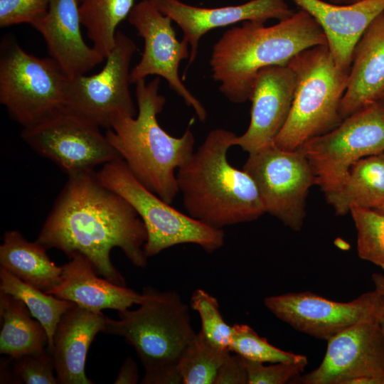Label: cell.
<instances>
[{"mask_svg": "<svg viewBox=\"0 0 384 384\" xmlns=\"http://www.w3.org/2000/svg\"><path fill=\"white\" fill-rule=\"evenodd\" d=\"M242 169L255 183L265 213L293 230H300L309 191L316 185L303 152L282 149L274 142L248 153Z\"/></svg>", "mask_w": 384, "mask_h": 384, "instance_id": "obj_11", "label": "cell"}, {"mask_svg": "<svg viewBox=\"0 0 384 384\" xmlns=\"http://www.w3.org/2000/svg\"><path fill=\"white\" fill-rule=\"evenodd\" d=\"M2 240L1 267L46 293L60 284L62 267L49 258L44 247L36 241H28L16 230L5 232Z\"/></svg>", "mask_w": 384, "mask_h": 384, "instance_id": "obj_23", "label": "cell"}, {"mask_svg": "<svg viewBox=\"0 0 384 384\" xmlns=\"http://www.w3.org/2000/svg\"><path fill=\"white\" fill-rule=\"evenodd\" d=\"M322 28L336 65L350 71L356 45L372 21L384 11V0L336 4L323 0H292Z\"/></svg>", "mask_w": 384, "mask_h": 384, "instance_id": "obj_19", "label": "cell"}, {"mask_svg": "<svg viewBox=\"0 0 384 384\" xmlns=\"http://www.w3.org/2000/svg\"><path fill=\"white\" fill-rule=\"evenodd\" d=\"M384 375V337L377 316L327 341L320 365L292 380L301 384H378Z\"/></svg>", "mask_w": 384, "mask_h": 384, "instance_id": "obj_13", "label": "cell"}, {"mask_svg": "<svg viewBox=\"0 0 384 384\" xmlns=\"http://www.w3.org/2000/svg\"><path fill=\"white\" fill-rule=\"evenodd\" d=\"M163 14L182 30L190 46L188 67L196 60L201 38L213 28L241 21L265 23L270 19L284 20L294 13L284 0H251L235 6L198 7L179 0H149Z\"/></svg>", "mask_w": 384, "mask_h": 384, "instance_id": "obj_16", "label": "cell"}, {"mask_svg": "<svg viewBox=\"0 0 384 384\" xmlns=\"http://www.w3.org/2000/svg\"><path fill=\"white\" fill-rule=\"evenodd\" d=\"M378 384H384V375L378 379Z\"/></svg>", "mask_w": 384, "mask_h": 384, "instance_id": "obj_41", "label": "cell"}, {"mask_svg": "<svg viewBox=\"0 0 384 384\" xmlns=\"http://www.w3.org/2000/svg\"><path fill=\"white\" fill-rule=\"evenodd\" d=\"M96 174L105 186L123 197L141 218L147 234L144 245L147 257L181 244L197 245L208 253L223 245V229L210 227L172 207L144 186L122 158L102 165Z\"/></svg>", "mask_w": 384, "mask_h": 384, "instance_id": "obj_7", "label": "cell"}, {"mask_svg": "<svg viewBox=\"0 0 384 384\" xmlns=\"http://www.w3.org/2000/svg\"><path fill=\"white\" fill-rule=\"evenodd\" d=\"M135 85L137 114L116 115L105 134L134 176L171 204L179 192L175 171L193 154L194 135L188 128L175 137L159 125L157 115L166 103L159 77Z\"/></svg>", "mask_w": 384, "mask_h": 384, "instance_id": "obj_4", "label": "cell"}, {"mask_svg": "<svg viewBox=\"0 0 384 384\" xmlns=\"http://www.w3.org/2000/svg\"><path fill=\"white\" fill-rule=\"evenodd\" d=\"M214 384H248L245 359L230 351L220 366Z\"/></svg>", "mask_w": 384, "mask_h": 384, "instance_id": "obj_35", "label": "cell"}, {"mask_svg": "<svg viewBox=\"0 0 384 384\" xmlns=\"http://www.w3.org/2000/svg\"><path fill=\"white\" fill-rule=\"evenodd\" d=\"M0 353L16 359L37 354L47 348L48 336L43 325L32 318L19 299L0 291Z\"/></svg>", "mask_w": 384, "mask_h": 384, "instance_id": "obj_25", "label": "cell"}, {"mask_svg": "<svg viewBox=\"0 0 384 384\" xmlns=\"http://www.w3.org/2000/svg\"><path fill=\"white\" fill-rule=\"evenodd\" d=\"M100 127L65 110L23 127L21 136L33 150L68 176L94 171L121 158Z\"/></svg>", "mask_w": 384, "mask_h": 384, "instance_id": "obj_12", "label": "cell"}, {"mask_svg": "<svg viewBox=\"0 0 384 384\" xmlns=\"http://www.w3.org/2000/svg\"><path fill=\"white\" fill-rule=\"evenodd\" d=\"M320 45H327L326 35L302 9L270 26L244 21L227 30L214 44L210 60L212 77L229 101L242 103L250 99L261 69L286 65L297 53Z\"/></svg>", "mask_w": 384, "mask_h": 384, "instance_id": "obj_2", "label": "cell"}, {"mask_svg": "<svg viewBox=\"0 0 384 384\" xmlns=\"http://www.w3.org/2000/svg\"><path fill=\"white\" fill-rule=\"evenodd\" d=\"M371 279L375 289L384 296V274L377 272L373 273L371 276Z\"/></svg>", "mask_w": 384, "mask_h": 384, "instance_id": "obj_37", "label": "cell"}, {"mask_svg": "<svg viewBox=\"0 0 384 384\" xmlns=\"http://www.w3.org/2000/svg\"><path fill=\"white\" fill-rule=\"evenodd\" d=\"M325 196L337 215L353 206L377 209L384 204V151L356 162L341 187Z\"/></svg>", "mask_w": 384, "mask_h": 384, "instance_id": "obj_24", "label": "cell"}, {"mask_svg": "<svg viewBox=\"0 0 384 384\" xmlns=\"http://www.w3.org/2000/svg\"><path fill=\"white\" fill-rule=\"evenodd\" d=\"M49 0H0V27L32 24L47 11Z\"/></svg>", "mask_w": 384, "mask_h": 384, "instance_id": "obj_34", "label": "cell"}, {"mask_svg": "<svg viewBox=\"0 0 384 384\" xmlns=\"http://www.w3.org/2000/svg\"><path fill=\"white\" fill-rule=\"evenodd\" d=\"M361 1L362 0H328V1L336 4H351Z\"/></svg>", "mask_w": 384, "mask_h": 384, "instance_id": "obj_39", "label": "cell"}, {"mask_svg": "<svg viewBox=\"0 0 384 384\" xmlns=\"http://www.w3.org/2000/svg\"><path fill=\"white\" fill-rule=\"evenodd\" d=\"M68 76L51 57L25 51L15 38L0 43V102L23 128L63 110Z\"/></svg>", "mask_w": 384, "mask_h": 384, "instance_id": "obj_8", "label": "cell"}, {"mask_svg": "<svg viewBox=\"0 0 384 384\" xmlns=\"http://www.w3.org/2000/svg\"><path fill=\"white\" fill-rule=\"evenodd\" d=\"M299 149L307 159L316 185L325 196L337 191L356 162L384 151V101L353 113L335 129L309 139Z\"/></svg>", "mask_w": 384, "mask_h": 384, "instance_id": "obj_9", "label": "cell"}, {"mask_svg": "<svg viewBox=\"0 0 384 384\" xmlns=\"http://www.w3.org/2000/svg\"><path fill=\"white\" fill-rule=\"evenodd\" d=\"M377 319L384 337V296L383 295L377 314Z\"/></svg>", "mask_w": 384, "mask_h": 384, "instance_id": "obj_38", "label": "cell"}, {"mask_svg": "<svg viewBox=\"0 0 384 384\" xmlns=\"http://www.w3.org/2000/svg\"><path fill=\"white\" fill-rule=\"evenodd\" d=\"M134 0H82L80 16L88 38L105 58L114 46L118 25L128 17Z\"/></svg>", "mask_w": 384, "mask_h": 384, "instance_id": "obj_27", "label": "cell"}, {"mask_svg": "<svg viewBox=\"0 0 384 384\" xmlns=\"http://www.w3.org/2000/svg\"><path fill=\"white\" fill-rule=\"evenodd\" d=\"M296 78L287 65L261 69L254 82L250 124L234 146L250 153L274 142L289 114Z\"/></svg>", "mask_w": 384, "mask_h": 384, "instance_id": "obj_17", "label": "cell"}, {"mask_svg": "<svg viewBox=\"0 0 384 384\" xmlns=\"http://www.w3.org/2000/svg\"><path fill=\"white\" fill-rule=\"evenodd\" d=\"M138 367L136 362L127 357L120 367L114 384H136L139 382Z\"/></svg>", "mask_w": 384, "mask_h": 384, "instance_id": "obj_36", "label": "cell"}, {"mask_svg": "<svg viewBox=\"0 0 384 384\" xmlns=\"http://www.w3.org/2000/svg\"><path fill=\"white\" fill-rule=\"evenodd\" d=\"M141 294L139 308L118 311L117 320L106 316L103 333L123 337L135 349L145 370L141 383H182L178 361L197 334L188 305L175 290L146 286Z\"/></svg>", "mask_w": 384, "mask_h": 384, "instance_id": "obj_5", "label": "cell"}, {"mask_svg": "<svg viewBox=\"0 0 384 384\" xmlns=\"http://www.w3.org/2000/svg\"><path fill=\"white\" fill-rule=\"evenodd\" d=\"M375 210H376L378 212L384 215V204H383L381 206H380L379 208Z\"/></svg>", "mask_w": 384, "mask_h": 384, "instance_id": "obj_40", "label": "cell"}, {"mask_svg": "<svg viewBox=\"0 0 384 384\" xmlns=\"http://www.w3.org/2000/svg\"><path fill=\"white\" fill-rule=\"evenodd\" d=\"M12 367L17 383H59L57 376L53 374L55 366L52 354L47 349L41 353L12 359Z\"/></svg>", "mask_w": 384, "mask_h": 384, "instance_id": "obj_32", "label": "cell"}, {"mask_svg": "<svg viewBox=\"0 0 384 384\" xmlns=\"http://www.w3.org/2000/svg\"><path fill=\"white\" fill-rule=\"evenodd\" d=\"M248 384H284L300 375L308 363L307 358L286 362L264 363L245 360Z\"/></svg>", "mask_w": 384, "mask_h": 384, "instance_id": "obj_33", "label": "cell"}, {"mask_svg": "<svg viewBox=\"0 0 384 384\" xmlns=\"http://www.w3.org/2000/svg\"><path fill=\"white\" fill-rule=\"evenodd\" d=\"M136 50L134 41L117 30L114 46L100 72L68 78L63 110L106 129L119 114L136 116L129 90L130 64Z\"/></svg>", "mask_w": 384, "mask_h": 384, "instance_id": "obj_10", "label": "cell"}, {"mask_svg": "<svg viewBox=\"0 0 384 384\" xmlns=\"http://www.w3.org/2000/svg\"><path fill=\"white\" fill-rule=\"evenodd\" d=\"M349 213L357 231L358 257L384 270V215L356 206Z\"/></svg>", "mask_w": 384, "mask_h": 384, "instance_id": "obj_29", "label": "cell"}, {"mask_svg": "<svg viewBox=\"0 0 384 384\" xmlns=\"http://www.w3.org/2000/svg\"><path fill=\"white\" fill-rule=\"evenodd\" d=\"M229 350L245 360L264 363L293 361L304 356L277 348L250 326L239 324L233 325Z\"/></svg>", "mask_w": 384, "mask_h": 384, "instance_id": "obj_30", "label": "cell"}, {"mask_svg": "<svg viewBox=\"0 0 384 384\" xmlns=\"http://www.w3.org/2000/svg\"><path fill=\"white\" fill-rule=\"evenodd\" d=\"M146 230L134 208L105 186L96 171L68 176L45 220L36 242L46 250L55 248L69 257L78 252L92 264L99 275L126 286L110 259L119 247L137 267L144 268Z\"/></svg>", "mask_w": 384, "mask_h": 384, "instance_id": "obj_1", "label": "cell"}, {"mask_svg": "<svg viewBox=\"0 0 384 384\" xmlns=\"http://www.w3.org/2000/svg\"><path fill=\"white\" fill-rule=\"evenodd\" d=\"M287 65L296 78L294 98L274 144L282 149L294 151L341 123L340 107L349 72L336 65L327 45L301 51Z\"/></svg>", "mask_w": 384, "mask_h": 384, "instance_id": "obj_6", "label": "cell"}, {"mask_svg": "<svg viewBox=\"0 0 384 384\" xmlns=\"http://www.w3.org/2000/svg\"><path fill=\"white\" fill-rule=\"evenodd\" d=\"M230 352L213 345L198 332L178 361L182 384H214L218 369Z\"/></svg>", "mask_w": 384, "mask_h": 384, "instance_id": "obj_28", "label": "cell"}, {"mask_svg": "<svg viewBox=\"0 0 384 384\" xmlns=\"http://www.w3.org/2000/svg\"><path fill=\"white\" fill-rule=\"evenodd\" d=\"M68 257L69 261L61 266L60 284L48 294L95 313H102L105 309L121 311L140 303L141 294L99 277L83 255L75 252Z\"/></svg>", "mask_w": 384, "mask_h": 384, "instance_id": "obj_21", "label": "cell"}, {"mask_svg": "<svg viewBox=\"0 0 384 384\" xmlns=\"http://www.w3.org/2000/svg\"><path fill=\"white\" fill-rule=\"evenodd\" d=\"M237 136L222 128L211 130L176 171L188 214L217 229L255 220L265 213L253 179L228 161Z\"/></svg>", "mask_w": 384, "mask_h": 384, "instance_id": "obj_3", "label": "cell"}, {"mask_svg": "<svg viewBox=\"0 0 384 384\" xmlns=\"http://www.w3.org/2000/svg\"><path fill=\"white\" fill-rule=\"evenodd\" d=\"M106 316L75 305L61 316L52 354L60 384H93L85 373L87 354L96 335L103 332Z\"/></svg>", "mask_w": 384, "mask_h": 384, "instance_id": "obj_22", "label": "cell"}, {"mask_svg": "<svg viewBox=\"0 0 384 384\" xmlns=\"http://www.w3.org/2000/svg\"><path fill=\"white\" fill-rule=\"evenodd\" d=\"M190 304L199 314L200 331L213 345L229 350L233 326L224 320L217 299L204 289H197L192 293Z\"/></svg>", "mask_w": 384, "mask_h": 384, "instance_id": "obj_31", "label": "cell"}, {"mask_svg": "<svg viewBox=\"0 0 384 384\" xmlns=\"http://www.w3.org/2000/svg\"><path fill=\"white\" fill-rule=\"evenodd\" d=\"M381 297L374 289L341 302L303 292L267 297L264 304L295 330L327 341L346 329L377 316Z\"/></svg>", "mask_w": 384, "mask_h": 384, "instance_id": "obj_15", "label": "cell"}, {"mask_svg": "<svg viewBox=\"0 0 384 384\" xmlns=\"http://www.w3.org/2000/svg\"><path fill=\"white\" fill-rule=\"evenodd\" d=\"M384 101V11L365 31L353 50L340 113L343 119Z\"/></svg>", "mask_w": 384, "mask_h": 384, "instance_id": "obj_20", "label": "cell"}, {"mask_svg": "<svg viewBox=\"0 0 384 384\" xmlns=\"http://www.w3.org/2000/svg\"><path fill=\"white\" fill-rule=\"evenodd\" d=\"M82 0H49L46 14L31 26L43 37L50 57L68 78L85 75L105 57L85 41L80 26Z\"/></svg>", "mask_w": 384, "mask_h": 384, "instance_id": "obj_18", "label": "cell"}, {"mask_svg": "<svg viewBox=\"0 0 384 384\" xmlns=\"http://www.w3.org/2000/svg\"><path fill=\"white\" fill-rule=\"evenodd\" d=\"M0 291L21 300L33 317L43 325L48 336L46 348L50 353L55 329L61 316L76 304L23 282L2 267H0Z\"/></svg>", "mask_w": 384, "mask_h": 384, "instance_id": "obj_26", "label": "cell"}, {"mask_svg": "<svg viewBox=\"0 0 384 384\" xmlns=\"http://www.w3.org/2000/svg\"><path fill=\"white\" fill-rule=\"evenodd\" d=\"M127 19L144 40L141 60L131 70L130 83L137 84L149 75L164 78L169 87L193 109L198 119L204 122L207 118L206 110L188 90L178 74L181 62L190 57L189 44L184 39H177L172 20L149 0L134 4Z\"/></svg>", "mask_w": 384, "mask_h": 384, "instance_id": "obj_14", "label": "cell"}]
</instances>
